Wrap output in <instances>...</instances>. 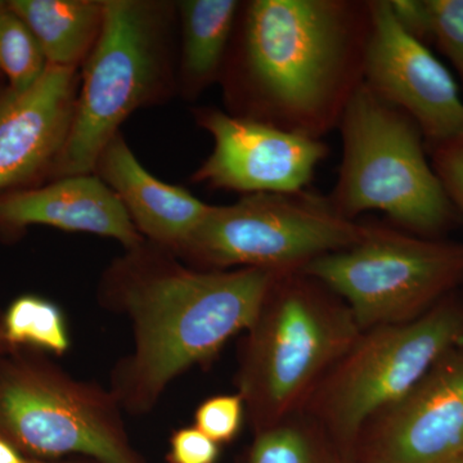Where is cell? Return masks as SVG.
Returning a JSON list of instances; mask_svg holds the SVG:
<instances>
[{
  "label": "cell",
  "mask_w": 463,
  "mask_h": 463,
  "mask_svg": "<svg viewBox=\"0 0 463 463\" xmlns=\"http://www.w3.org/2000/svg\"><path fill=\"white\" fill-rule=\"evenodd\" d=\"M368 0H252L241 30V90L254 118L323 139L364 84Z\"/></svg>",
  "instance_id": "1"
},
{
  "label": "cell",
  "mask_w": 463,
  "mask_h": 463,
  "mask_svg": "<svg viewBox=\"0 0 463 463\" xmlns=\"http://www.w3.org/2000/svg\"><path fill=\"white\" fill-rule=\"evenodd\" d=\"M277 274L172 268L130 283L125 306L136 326L137 349L124 374L128 399L149 403L176 374L209 361L248 331Z\"/></svg>",
  "instance_id": "2"
},
{
  "label": "cell",
  "mask_w": 463,
  "mask_h": 463,
  "mask_svg": "<svg viewBox=\"0 0 463 463\" xmlns=\"http://www.w3.org/2000/svg\"><path fill=\"white\" fill-rule=\"evenodd\" d=\"M246 332L237 383L259 432L303 412L362 330L336 292L294 270L277 274Z\"/></svg>",
  "instance_id": "3"
},
{
  "label": "cell",
  "mask_w": 463,
  "mask_h": 463,
  "mask_svg": "<svg viewBox=\"0 0 463 463\" xmlns=\"http://www.w3.org/2000/svg\"><path fill=\"white\" fill-rule=\"evenodd\" d=\"M343 160L330 199L344 218L380 212L399 230L443 239L461 222L410 116L362 84L339 128Z\"/></svg>",
  "instance_id": "4"
},
{
  "label": "cell",
  "mask_w": 463,
  "mask_h": 463,
  "mask_svg": "<svg viewBox=\"0 0 463 463\" xmlns=\"http://www.w3.org/2000/svg\"><path fill=\"white\" fill-rule=\"evenodd\" d=\"M463 345V295L407 323L361 332L303 412L353 455L367 420L399 401L450 350Z\"/></svg>",
  "instance_id": "5"
},
{
  "label": "cell",
  "mask_w": 463,
  "mask_h": 463,
  "mask_svg": "<svg viewBox=\"0 0 463 463\" xmlns=\"http://www.w3.org/2000/svg\"><path fill=\"white\" fill-rule=\"evenodd\" d=\"M301 270L336 292L361 330H370L414 321L459 292L463 242L370 223L361 242Z\"/></svg>",
  "instance_id": "6"
},
{
  "label": "cell",
  "mask_w": 463,
  "mask_h": 463,
  "mask_svg": "<svg viewBox=\"0 0 463 463\" xmlns=\"http://www.w3.org/2000/svg\"><path fill=\"white\" fill-rule=\"evenodd\" d=\"M368 231L370 223L344 218L315 192L248 194L233 205L210 207L183 250L212 270L286 273L352 248Z\"/></svg>",
  "instance_id": "7"
},
{
  "label": "cell",
  "mask_w": 463,
  "mask_h": 463,
  "mask_svg": "<svg viewBox=\"0 0 463 463\" xmlns=\"http://www.w3.org/2000/svg\"><path fill=\"white\" fill-rule=\"evenodd\" d=\"M0 439L41 461L81 455L99 463H146L111 398L17 352L0 359Z\"/></svg>",
  "instance_id": "8"
},
{
  "label": "cell",
  "mask_w": 463,
  "mask_h": 463,
  "mask_svg": "<svg viewBox=\"0 0 463 463\" xmlns=\"http://www.w3.org/2000/svg\"><path fill=\"white\" fill-rule=\"evenodd\" d=\"M93 47L71 129L57 157L61 175H85L96 169L118 127L156 87L161 58L154 7L134 0L103 2Z\"/></svg>",
  "instance_id": "9"
},
{
  "label": "cell",
  "mask_w": 463,
  "mask_h": 463,
  "mask_svg": "<svg viewBox=\"0 0 463 463\" xmlns=\"http://www.w3.org/2000/svg\"><path fill=\"white\" fill-rule=\"evenodd\" d=\"M368 5L364 84L412 118L428 151L463 136V99L455 76L399 25L390 0H368Z\"/></svg>",
  "instance_id": "10"
},
{
  "label": "cell",
  "mask_w": 463,
  "mask_h": 463,
  "mask_svg": "<svg viewBox=\"0 0 463 463\" xmlns=\"http://www.w3.org/2000/svg\"><path fill=\"white\" fill-rule=\"evenodd\" d=\"M463 452V345L450 350L407 394L367 420L358 463H444Z\"/></svg>",
  "instance_id": "11"
},
{
  "label": "cell",
  "mask_w": 463,
  "mask_h": 463,
  "mask_svg": "<svg viewBox=\"0 0 463 463\" xmlns=\"http://www.w3.org/2000/svg\"><path fill=\"white\" fill-rule=\"evenodd\" d=\"M199 120L214 147L194 178L221 190L246 196L304 191L328 155L322 139L286 132L254 118L205 109Z\"/></svg>",
  "instance_id": "12"
},
{
  "label": "cell",
  "mask_w": 463,
  "mask_h": 463,
  "mask_svg": "<svg viewBox=\"0 0 463 463\" xmlns=\"http://www.w3.org/2000/svg\"><path fill=\"white\" fill-rule=\"evenodd\" d=\"M75 70L50 66L25 90L0 99V191L25 183L57 160L75 114Z\"/></svg>",
  "instance_id": "13"
},
{
  "label": "cell",
  "mask_w": 463,
  "mask_h": 463,
  "mask_svg": "<svg viewBox=\"0 0 463 463\" xmlns=\"http://www.w3.org/2000/svg\"><path fill=\"white\" fill-rule=\"evenodd\" d=\"M35 224L111 237L127 248H137L141 241L118 194L90 174L66 176L45 187L0 197V225Z\"/></svg>",
  "instance_id": "14"
},
{
  "label": "cell",
  "mask_w": 463,
  "mask_h": 463,
  "mask_svg": "<svg viewBox=\"0 0 463 463\" xmlns=\"http://www.w3.org/2000/svg\"><path fill=\"white\" fill-rule=\"evenodd\" d=\"M97 166L134 225L164 245L184 248L212 207L190 192L151 175L120 134L109 143Z\"/></svg>",
  "instance_id": "15"
},
{
  "label": "cell",
  "mask_w": 463,
  "mask_h": 463,
  "mask_svg": "<svg viewBox=\"0 0 463 463\" xmlns=\"http://www.w3.org/2000/svg\"><path fill=\"white\" fill-rule=\"evenodd\" d=\"M8 5L30 27L50 66L74 69L102 25L103 2L12 0Z\"/></svg>",
  "instance_id": "16"
},
{
  "label": "cell",
  "mask_w": 463,
  "mask_h": 463,
  "mask_svg": "<svg viewBox=\"0 0 463 463\" xmlns=\"http://www.w3.org/2000/svg\"><path fill=\"white\" fill-rule=\"evenodd\" d=\"M183 67L190 80L203 87L222 70L241 8L236 0L181 2Z\"/></svg>",
  "instance_id": "17"
},
{
  "label": "cell",
  "mask_w": 463,
  "mask_h": 463,
  "mask_svg": "<svg viewBox=\"0 0 463 463\" xmlns=\"http://www.w3.org/2000/svg\"><path fill=\"white\" fill-rule=\"evenodd\" d=\"M246 463H358L316 420L301 412L257 432Z\"/></svg>",
  "instance_id": "18"
},
{
  "label": "cell",
  "mask_w": 463,
  "mask_h": 463,
  "mask_svg": "<svg viewBox=\"0 0 463 463\" xmlns=\"http://www.w3.org/2000/svg\"><path fill=\"white\" fill-rule=\"evenodd\" d=\"M0 343L12 349L33 346L54 354H63L70 345L60 307L33 295H24L9 306L0 323Z\"/></svg>",
  "instance_id": "19"
},
{
  "label": "cell",
  "mask_w": 463,
  "mask_h": 463,
  "mask_svg": "<svg viewBox=\"0 0 463 463\" xmlns=\"http://www.w3.org/2000/svg\"><path fill=\"white\" fill-rule=\"evenodd\" d=\"M48 61L41 44L8 2H0V71L9 90H25L47 71Z\"/></svg>",
  "instance_id": "20"
},
{
  "label": "cell",
  "mask_w": 463,
  "mask_h": 463,
  "mask_svg": "<svg viewBox=\"0 0 463 463\" xmlns=\"http://www.w3.org/2000/svg\"><path fill=\"white\" fill-rule=\"evenodd\" d=\"M430 45L455 69L463 90V0H425Z\"/></svg>",
  "instance_id": "21"
},
{
  "label": "cell",
  "mask_w": 463,
  "mask_h": 463,
  "mask_svg": "<svg viewBox=\"0 0 463 463\" xmlns=\"http://www.w3.org/2000/svg\"><path fill=\"white\" fill-rule=\"evenodd\" d=\"M245 411L240 394L216 395L200 405L194 416L196 428L215 443H230L239 435Z\"/></svg>",
  "instance_id": "22"
},
{
  "label": "cell",
  "mask_w": 463,
  "mask_h": 463,
  "mask_svg": "<svg viewBox=\"0 0 463 463\" xmlns=\"http://www.w3.org/2000/svg\"><path fill=\"white\" fill-rule=\"evenodd\" d=\"M428 152L435 173L463 222V136Z\"/></svg>",
  "instance_id": "23"
},
{
  "label": "cell",
  "mask_w": 463,
  "mask_h": 463,
  "mask_svg": "<svg viewBox=\"0 0 463 463\" xmlns=\"http://www.w3.org/2000/svg\"><path fill=\"white\" fill-rule=\"evenodd\" d=\"M221 448L203 431L194 428H184L173 435L167 455L169 463H216Z\"/></svg>",
  "instance_id": "24"
},
{
  "label": "cell",
  "mask_w": 463,
  "mask_h": 463,
  "mask_svg": "<svg viewBox=\"0 0 463 463\" xmlns=\"http://www.w3.org/2000/svg\"><path fill=\"white\" fill-rule=\"evenodd\" d=\"M33 458L23 455L16 447L0 439V463H33Z\"/></svg>",
  "instance_id": "25"
},
{
  "label": "cell",
  "mask_w": 463,
  "mask_h": 463,
  "mask_svg": "<svg viewBox=\"0 0 463 463\" xmlns=\"http://www.w3.org/2000/svg\"><path fill=\"white\" fill-rule=\"evenodd\" d=\"M444 463H463V452L459 453V455L453 457V458L448 459V461Z\"/></svg>",
  "instance_id": "26"
},
{
  "label": "cell",
  "mask_w": 463,
  "mask_h": 463,
  "mask_svg": "<svg viewBox=\"0 0 463 463\" xmlns=\"http://www.w3.org/2000/svg\"><path fill=\"white\" fill-rule=\"evenodd\" d=\"M33 463H79V462L41 461V459H33Z\"/></svg>",
  "instance_id": "27"
},
{
  "label": "cell",
  "mask_w": 463,
  "mask_h": 463,
  "mask_svg": "<svg viewBox=\"0 0 463 463\" xmlns=\"http://www.w3.org/2000/svg\"><path fill=\"white\" fill-rule=\"evenodd\" d=\"M462 295H463V288H462Z\"/></svg>",
  "instance_id": "28"
}]
</instances>
